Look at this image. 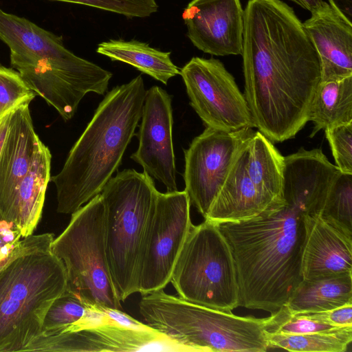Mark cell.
<instances>
[{
  "mask_svg": "<svg viewBox=\"0 0 352 352\" xmlns=\"http://www.w3.org/2000/svg\"><path fill=\"white\" fill-rule=\"evenodd\" d=\"M283 201L252 218L217 223L234 257L239 306L276 312L302 280L305 217L320 212L340 170L321 148L284 157Z\"/></svg>",
  "mask_w": 352,
  "mask_h": 352,
  "instance_id": "cell-1",
  "label": "cell"
},
{
  "mask_svg": "<svg viewBox=\"0 0 352 352\" xmlns=\"http://www.w3.org/2000/svg\"><path fill=\"white\" fill-rule=\"evenodd\" d=\"M243 37L244 96L254 127L271 142L293 138L309 121L321 81L318 54L280 0H249Z\"/></svg>",
  "mask_w": 352,
  "mask_h": 352,
  "instance_id": "cell-2",
  "label": "cell"
},
{
  "mask_svg": "<svg viewBox=\"0 0 352 352\" xmlns=\"http://www.w3.org/2000/svg\"><path fill=\"white\" fill-rule=\"evenodd\" d=\"M146 92L139 75L107 93L61 170L50 178L58 212L72 214L101 192L135 135Z\"/></svg>",
  "mask_w": 352,
  "mask_h": 352,
  "instance_id": "cell-3",
  "label": "cell"
},
{
  "mask_svg": "<svg viewBox=\"0 0 352 352\" xmlns=\"http://www.w3.org/2000/svg\"><path fill=\"white\" fill-rule=\"evenodd\" d=\"M0 40L30 89L71 120L88 93L104 95L113 74L68 49L61 36L0 8Z\"/></svg>",
  "mask_w": 352,
  "mask_h": 352,
  "instance_id": "cell-4",
  "label": "cell"
},
{
  "mask_svg": "<svg viewBox=\"0 0 352 352\" xmlns=\"http://www.w3.org/2000/svg\"><path fill=\"white\" fill-rule=\"evenodd\" d=\"M139 311L145 324L187 351L264 352L270 347L266 318L204 307L163 289L142 296Z\"/></svg>",
  "mask_w": 352,
  "mask_h": 352,
  "instance_id": "cell-5",
  "label": "cell"
},
{
  "mask_svg": "<svg viewBox=\"0 0 352 352\" xmlns=\"http://www.w3.org/2000/svg\"><path fill=\"white\" fill-rule=\"evenodd\" d=\"M62 261L51 250L20 255L0 270V352L23 351L39 336L52 302L67 289Z\"/></svg>",
  "mask_w": 352,
  "mask_h": 352,
  "instance_id": "cell-6",
  "label": "cell"
},
{
  "mask_svg": "<svg viewBox=\"0 0 352 352\" xmlns=\"http://www.w3.org/2000/svg\"><path fill=\"white\" fill-rule=\"evenodd\" d=\"M158 192L147 173L124 169L111 177L100 193L108 265L120 301L138 292L141 250Z\"/></svg>",
  "mask_w": 352,
  "mask_h": 352,
  "instance_id": "cell-7",
  "label": "cell"
},
{
  "mask_svg": "<svg viewBox=\"0 0 352 352\" xmlns=\"http://www.w3.org/2000/svg\"><path fill=\"white\" fill-rule=\"evenodd\" d=\"M51 252L65 265L69 292L87 307L120 309L108 265L100 194L72 214L67 228L52 241Z\"/></svg>",
  "mask_w": 352,
  "mask_h": 352,
  "instance_id": "cell-8",
  "label": "cell"
},
{
  "mask_svg": "<svg viewBox=\"0 0 352 352\" xmlns=\"http://www.w3.org/2000/svg\"><path fill=\"white\" fill-rule=\"evenodd\" d=\"M170 283L186 301L226 312L239 307L234 257L217 223L192 225Z\"/></svg>",
  "mask_w": 352,
  "mask_h": 352,
  "instance_id": "cell-9",
  "label": "cell"
},
{
  "mask_svg": "<svg viewBox=\"0 0 352 352\" xmlns=\"http://www.w3.org/2000/svg\"><path fill=\"white\" fill-rule=\"evenodd\" d=\"M187 351L164 334L146 325L122 323L120 309L87 307L85 316L59 332L40 335L23 351Z\"/></svg>",
  "mask_w": 352,
  "mask_h": 352,
  "instance_id": "cell-10",
  "label": "cell"
},
{
  "mask_svg": "<svg viewBox=\"0 0 352 352\" xmlns=\"http://www.w3.org/2000/svg\"><path fill=\"white\" fill-rule=\"evenodd\" d=\"M192 223L185 190L158 192L144 234L138 269V293L164 289Z\"/></svg>",
  "mask_w": 352,
  "mask_h": 352,
  "instance_id": "cell-11",
  "label": "cell"
},
{
  "mask_svg": "<svg viewBox=\"0 0 352 352\" xmlns=\"http://www.w3.org/2000/svg\"><path fill=\"white\" fill-rule=\"evenodd\" d=\"M179 75L190 106L206 127L228 132L254 127L244 94L219 60L192 57Z\"/></svg>",
  "mask_w": 352,
  "mask_h": 352,
  "instance_id": "cell-12",
  "label": "cell"
},
{
  "mask_svg": "<svg viewBox=\"0 0 352 352\" xmlns=\"http://www.w3.org/2000/svg\"><path fill=\"white\" fill-rule=\"evenodd\" d=\"M252 128L228 132L211 127L195 137L184 151L185 191L205 219L221 190L234 156Z\"/></svg>",
  "mask_w": 352,
  "mask_h": 352,
  "instance_id": "cell-13",
  "label": "cell"
},
{
  "mask_svg": "<svg viewBox=\"0 0 352 352\" xmlns=\"http://www.w3.org/2000/svg\"><path fill=\"white\" fill-rule=\"evenodd\" d=\"M140 122L138 148L131 158L167 192L177 190L171 96L158 86L146 90Z\"/></svg>",
  "mask_w": 352,
  "mask_h": 352,
  "instance_id": "cell-14",
  "label": "cell"
},
{
  "mask_svg": "<svg viewBox=\"0 0 352 352\" xmlns=\"http://www.w3.org/2000/svg\"><path fill=\"white\" fill-rule=\"evenodd\" d=\"M243 18L240 0H192L182 13L193 45L214 56L241 55Z\"/></svg>",
  "mask_w": 352,
  "mask_h": 352,
  "instance_id": "cell-15",
  "label": "cell"
},
{
  "mask_svg": "<svg viewBox=\"0 0 352 352\" xmlns=\"http://www.w3.org/2000/svg\"><path fill=\"white\" fill-rule=\"evenodd\" d=\"M320 61L321 80L352 75V23L333 3L327 2L302 23Z\"/></svg>",
  "mask_w": 352,
  "mask_h": 352,
  "instance_id": "cell-16",
  "label": "cell"
},
{
  "mask_svg": "<svg viewBox=\"0 0 352 352\" xmlns=\"http://www.w3.org/2000/svg\"><path fill=\"white\" fill-rule=\"evenodd\" d=\"M28 98L16 109L0 154V221L7 215L41 140L34 131Z\"/></svg>",
  "mask_w": 352,
  "mask_h": 352,
  "instance_id": "cell-17",
  "label": "cell"
},
{
  "mask_svg": "<svg viewBox=\"0 0 352 352\" xmlns=\"http://www.w3.org/2000/svg\"><path fill=\"white\" fill-rule=\"evenodd\" d=\"M302 279L352 273V238L327 221L320 212L305 217Z\"/></svg>",
  "mask_w": 352,
  "mask_h": 352,
  "instance_id": "cell-18",
  "label": "cell"
},
{
  "mask_svg": "<svg viewBox=\"0 0 352 352\" xmlns=\"http://www.w3.org/2000/svg\"><path fill=\"white\" fill-rule=\"evenodd\" d=\"M239 146L226 180L204 219L215 223L237 222L273 207L261 195L246 168V142Z\"/></svg>",
  "mask_w": 352,
  "mask_h": 352,
  "instance_id": "cell-19",
  "label": "cell"
},
{
  "mask_svg": "<svg viewBox=\"0 0 352 352\" xmlns=\"http://www.w3.org/2000/svg\"><path fill=\"white\" fill-rule=\"evenodd\" d=\"M51 153L41 141L32 163L21 182L3 222L12 225L22 238L32 234L43 212L50 181Z\"/></svg>",
  "mask_w": 352,
  "mask_h": 352,
  "instance_id": "cell-20",
  "label": "cell"
},
{
  "mask_svg": "<svg viewBox=\"0 0 352 352\" xmlns=\"http://www.w3.org/2000/svg\"><path fill=\"white\" fill-rule=\"evenodd\" d=\"M246 168L261 195L272 206L283 201L284 157L260 131H253L246 142Z\"/></svg>",
  "mask_w": 352,
  "mask_h": 352,
  "instance_id": "cell-21",
  "label": "cell"
},
{
  "mask_svg": "<svg viewBox=\"0 0 352 352\" xmlns=\"http://www.w3.org/2000/svg\"><path fill=\"white\" fill-rule=\"evenodd\" d=\"M352 303V273L302 279L284 305L292 315L331 310Z\"/></svg>",
  "mask_w": 352,
  "mask_h": 352,
  "instance_id": "cell-22",
  "label": "cell"
},
{
  "mask_svg": "<svg viewBox=\"0 0 352 352\" xmlns=\"http://www.w3.org/2000/svg\"><path fill=\"white\" fill-rule=\"evenodd\" d=\"M96 52L113 61L129 64L164 85L180 74L170 59V52L160 51L139 41L110 39L99 43Z\"/></svg>",
  "mask_w": 352,
  "mask_h": 352,
  "instance_id": "cell-23",
  "label": "cell"
},
{
  "mask_svg": "<svg viewBox=\"0 0 352 352\" xmlns=\"http://www.w3.org/2000/svg\"><path fill=\"white\" fill-rule=\"evenodd\" d=\"M308 119L314 124L310 137L322 129L352 122V75L321 80Z\"/></svg>",
  "mask_w": 352,
  "mask_h": 352,
  "instance_id": "cell-24",
  "label": "cell"
},
{
  "mask_svg": "<svg viewBox=\"0 0 352 352\" xmlns=\"http://www.w3.org/2000/svg\"><path fill=\"white\" fill-rule=\"evenodd\" d=\"M267 334L270 347L300 352H344L352 341V326L302 334Z\"/></svg>",
  "mask_w": 352,
  "mask_h": 352,
  "instance_id": "cell-25",
  "label": "cell"
},
{
  "mask_svg": "<svg viewBox=\"0 0 352 352\" xmlns=\"http://www.w3.org/2000/svg\"><path fill=\"white\" fill-rule=\"evenodd\" d=\"M352 174L340 173L331 184L321 211L328 223L352 238Z\"/></svg>",
  "mask_w": 352,
  "mask_h": 352,
  "instance_id": "cell-26",
  "label": "cell"
},
{
  "mask_svg": "<svg viewBox=\"0 0 352 352\" xmlns=\"http://www.w3.org/2000/svg\"><path fill=\"white\" fill-rule=\"evenodd\" d=\"M87 309V306L66 289L48 309L41 335H50L64 330L79 321Z\"/></svg>",
  "mask_w": 352,
  "mask_h": 352,
  "instance_id": "cell-27",
  "label": "cell"
},
{
  "mask_svg": "<svg viewBox=\"0 0 352 352\" xmlns=\"http://www.w3.org/2000/svg\"><path fill=\"white\" fill-rule=\"evenodd\" d=\"M94 7L127 18L150 16L158 10L156 0H49Z\"/></svg>",
  "mask_w": 352,
  "mask_h": 352,
  "instance_id": "cell-28",
  "label": "cell"
},
{
  "mask_svg": "<svg viewBox=\"0 0 352 352\" xmlns=\"http://www.w3.org/2000/svg\"><path fill=\"white\" fill-rule=\"evenodd\" d=\"M336 166L340 172L352 174V122L324 130Z\"/></svg>",
  "mask_w": 352,
  "mask_h": 352,
  "instance_id": "cell-29",
  "label": "cell"
},
{
  "mask_svg": "<svg viewBox=\"0 0 352 352\" xmlns=\"http://www.w3.org/2000/svg\"><path fill=\"white\" fill-rule=\"evenodd\" d=\"M33 94L17 71L0 64V114Z\"/></svg>",
  "mask_w": 352,
  "mask_h": 352,
  "instance_id": "cell-30",
  "label": "cell"
},
{
  "mask_svg": "<svg viewBox=\"0 0 352 352\" xmlns=\"http://www.w3.org/2000/svg\"><path fill=\"white\" fill-rule=\"evenodd\" d=\"M54 239V234L52 233L32 234L23 238L8 256L0 259V270L10 261L20 255L38 250H50Z\"/></svg>",
  "mask_w": 352,
  "mask_h": 352,
  "instance_id": "cell-31",
  "label": "cell"
},
{
  "mask_svg": "<svg viewBox=\"0 0 352 352\" xmlns=\"http://www.w3.org/2000/svg\"><path fill=\"white\" fill-rule=\"evenodd\" d=\"M294 315H299L335 327L352 326V303L331 310Z\"/></svg>",
  "mask_w": 352,
  "mask_h": 352,
  "instance_id": "cell-32",
  "label": "cell"
},
{
  "mask_svg": "<svg viewBox=\"0 0 352 352\" xmlns=\"http://www.w3.org/2000/svg\"><path fill=\"white\" fill-rule=\"evenodd\" d=\"M21 236L10 223L3 222L0 226V259L8 256L18 245Z\"/></svg>",
  "mask_w": 352,
  "mask_h": 352,
  "instance_id": "cell-33",
  "label": "cell"
},
{
  "mask_svg": "<svg viewBox=\"0 0 352 352\" xmlns=\"http://www.w3.org/2000/svg\"><path fill=\"white\" fill-rule=\"evenodd\" d=\"M36 94L30 96L21 102H18L15 105L8 108L0 114V154L2 151L3 144L8 134L10 122L13 116V114L17 108V107L25 100L28 98H35Z\"/></svg>",
  "mask_w": 352,
  "mask_h": 352,
  "instance_id": "cell-34",
  "label": "cell"
},
{
  "mask_svg": "<svg viewBox=\"0 0 352 352\" xmlns=\"http://www.w3.org/2000/svg\"><path fill=\"white\" fill-rule=\"evenodd\" d=\"M297 3L300 7L307 10L311 13L324 6L327 1L324 0H291Z\"/></svg>",
  "mask_w": 352,
  "mask_h": 352,
  "instance_id": "cell-35",
  "label": "cell"
},
{
  "mask_svg": "<svg viewBox=\"0 0 352 352\" xmlns=\"http://www.w3.org/2000/svg\"><path fill=\"white\" fill-rule=\"evenodd\" d=\"M328 1L335 5L352 21V0H328Z\"/></svg>",
  "mask_w": 352,
  "mask_h": 352,
  "instance_id": "cell-36",
  "label": "cell"
},
{
  "mask_svg": "<svg viewBox=\"0 0 352 352\" xmlns=\"http://www.w3.org/2000/svg\"><path fill=\"white\" fill-rule=\"evenodd\" d=\"M3 223V221H0V226H1V223Z\"/></svg>",
  "mask_w": 352,
  "mask_h": 352,
  "instance_id": "cell-37",
  "label": "cell"
}]
</instances>
